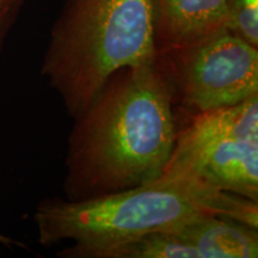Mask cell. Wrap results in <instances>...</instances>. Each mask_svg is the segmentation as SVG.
<instances>
[{"instance_id": "cell-1", "label": "cell", "mask_w": 258, "mask_h": 258, "mask_svg": "<svg viewBox=\"0 0 258 258\" xmlns=\"http://www.w3.org/2000/svg\"><path fill=\"white\" fill-rule=\"evenodd\" d=\"M177 131L170 85L157 59L117 70L74 118L63 180L66 199H96L157 179Z\"/></svg>"}, {"instance_id": "cell-2", "label": "cell", "mask_w": 258, "mask_h": 258, "mask_svg": "<svg viewBox=\"0 0 258 258\" xmlns=\"http://www.w3.org/2000/svg\"><path fill=\"white\" fill-rule=\"evenodd\" d=\"M203 214L258 228V202L189 177L164 173L152 182L96 199H46L37 206L34 220L41 245L73 241L57 252L60 257L106 258L122 245Z\"/></svg>"}, {"instance_id": "cell-3", "label": "cell", "mask_w": 258, "mask_h": 258, "mask_svg": "<svg viewBox=\"0 0 258 258\" xmlns=\"http://www.w3.org/2000/svg\"><path fill=\"white\" fill-rule=\"evenodd\" d=\"M154 59L152 0H64L41 73L76 118L112 73Z\"/></svg>"}, {"instance_id": "cell-4", "label": "cell", "mask_w": 258, "mask_h": 258, "mask_svg": "<svg viewBox=\"0 0 258 258\" xmlns=\"http://www.w3.org/2000/svg\"><path fill=\"white\" fill-rule=\"evenodd\" d=\"M163 173L258 202V95L184 116Z\"/></svg>"}, {"instance_id": "cell-5", "label": "cell", "mask_w": 258, "mask_h": 258, "mask_svg": "<svg viewBox=\"0 0 258 258\" xmlns=\"http://www.w3.org/2000/svg\"><path fill=\"white\" fill-rule=\"evenodd\" d=\"M184 116L235 105L258 95V48L224 30L208 40L156 54Z\"/></svg>"}, {"instance_id": "cell-6", "label": "cell", "mask_w": 258, "mask_h": 258, "mask_svg": "<svg viewBox=\"0 0 258 258\" xmlns=\"http://www.w3.org/2000/svg\"><path fill=\"white\" fill-rule=\"evenodd\" d=\"M224 30L226 0H152L156 54L196 46Z\"/></svg>"}, {"instance_id": "cell-7", "label": "cell", "mask_w": 258, "mask_h": 258, "mask_svg": "<svg viewBox=\"0 0 258 258\" xmlns=\"http://www.w3.org/2000/svg\"><path fill=\"white\" fill-rule=\"evenodd\" d=\"M195 250L198 258H256V227L234 219L203 214L169 230Z\"/></svg>"}, {"instance_id": "cell-8", "label": "cell", "mask_w": 258, "mask_h": 258, "mask_svg": "<svg viewBox=\"0 0 258 258\" xmlns=\"http://www.w3.org/2000/svg\"><path fill=\"white\" fill-rule=\"evenodd\" d=\"M106 258H198V254L171 231H161L122 245Z\"/></svg>"}, {"instance_id": "cell-9", "label": "cell", "mask_w": 258, "mask_h": 258, "mask_svg": "<svg viewBox=\"0 0 258 258\" xmlns=\"http://www.w3.org/2000/svg\"><path fill=\"white\" fill-rule=\"evenodd\" d=\"M227 30L258 48V0H226Z\"/></svg>"}, {"instance_id": "cell-10", "label": "cell", "mask_w": 258, "mask_h": 258, "mask_svg": "<svg viewBox=\"0 0 258 258\" xmlns=\"http://www.w3.org/2000/svg\"><path fill=\"white\" fill-rule=\"evenodd\" d=\"M22 0H0V49Z\"/></svg>"}, {"instance_id": "cell-11", "label": "cell", "mask_w": 258, "mask_h": 258, "mask_svg": "<svg viewBox=\"0 0 258 258\" xmlns=\"http://www.w3.org/2000/svg\"><path fill=\"white\" fill-rule=\"evenodd\" d=\"M0 243H2L3 245H11L12 243H14V241L10 239V238L5 237V235L0 234Z\"/></svg>"}]
</instances>
